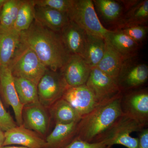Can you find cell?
<instances>
[{
	"mask_svg": "<svg viewBox=\"0 0 148 148\" xmlns=\"http://www.w3.org/2000/svg\"><path fill=\"white\" fill-rule=\"evenodd\" d=\"M49 108L51 117L55 124L79 122L82 118L71 104L62 98L56 101Z\"/></svg>",
	"mask_w": 148,
	"mask_h": 148,
	"instance_id": "23",
	"label": "cell"
},
{
	"mask_svg": "<svg viewBox=\"0 0 148 148\" xmlns=\"http://www.w3.org/2000/svg\"><path fill=\"white\" fill-rule=\"evenodd\" d=\"M8 67L14 77L26 79L37 85L47 69L34 51L21 42Z\"/></svg>",
	"mask_w": 148,
	"mask_h": 148,
	"instance_id": "3",
	"label": "cell"
},
{
	"mask_svg": "<svg viewBox=\"0 0 148 148\" xmlns=\"http://www.w3.org/2000/svg\"><path fill=\"white\" fill-rule=\"evenodd\" d=\"M34 20L44 27L59 33L70 19L67 14L47 7L35 5Z\"/></svg>",
	"mask_w": 148,
	"mask_h": 148,
	"instance_id": "17",
	"label": "cell"
},
{
	"mask_svg": "<svg viewBox=\"0 0 148 148\" xmlns=\"http://www.w3.org/2000/svg\"><path fill=\"white\" fill-rule=\"evenodd\" d=\"M35 8L34 0H21L13 27L14 30L21 33L29 29L34 20Z\"/></svg>",
	"mask_w": 148,
	"mask_h": 148,
	"instance_id": "26",
	"label": "cell"
},
{
	"mask_svg": "<svg viewBox=\"0 0 148 148\" xmlns=\"http://www.w3.org/2000/svg\"><path fill=\"white\" fill-rule=\"evenodd\" d=\"M139 144L138 148H148V128L145 127L138 135Z\"/></svg>",
	"mask_w": 148,
	"mask_h": 148,
	"instance_id": "32",
	"label": "cell"
},
{
	"mask_svg": "<svg viewBox=\"0 0 148 148\" xmlns=\"http://www.w3.org/2000/svg\"><path fill=\"white\" fill-rule=\"evenodd\" d=\"M105 142L89 143L75 137L72 142L63 148H112Z\"/></svg>",
	"mask_w": 148,
	"mask_h": 148,
	"instance_id": "31",
	"label": "cell"
},
{
	"mask_svg": "<svg viewBox=\"0 0 148 148\" xmlns=\"http://www.w3.org/2000/svg\"><path fill=\"white\" fill-rule=\"evenodd\" d=\"M17 125L10 114L6 110L0 99V129L5 132Z\"/></svg>",
	"mask_w": 148,
	"mask_h": 148,
	"instance_id": "30",
	"label": "cell"
},
{
	"mask_svg": "<svg viewBox=\"0 0 148 148\" xmlns=\"http://www.w3.org/2000/svg\"><path fill=\"white\" fill-rule=\"evenodd\" d=\"M92 2L105 21L118 25L125 12L121 1L94 0Z\"/></svg>",
	"mask_w": 148,
	"mask_h": 148,
	"instance_id": "24",
	"label": "cell"
},
{
	"mask_svg": "<svg viewBox=\"0 0 148 148\" xmlns=\"http://www.w3.org/2000/svg\"><path fill=\"white\" fill-rule=\"evenodd\" d=\"M5 140L4 132L0 129V148L3 147V143Z\"/></svg>",
	"mask_w": 148,
	"mask_h": 148,
	"instance_id": "33",
	"label": "cell"
},
{
	"mask_svg": "<svg viewBox=\"0 0 148 148\" xmlns=\"http://www.w3.org/2000/svg\"><path fill=\"white\" fill-rule=\"evenodd\" d=\"M106 41V49L104 56L95 68L117 81L124 58Z\"/></svg>",
	"mask_w": 148,
	"mask_h": 148,
	"instance_id": "20",
	"label": "cell"
},
{
	"mask_svg": "<svg viewBox=\"0 0 148 148\" xmlns=\"http://www.w3.org/2000/svg\"><path fill=\"white\" fill-rule=\"evenodd\" d=\"M91 69L80 56L71 55L59 72L68 87L86 84Z\"/></svg>",
	"mask_w": 148,
	"mask_h": 148,
	"instance_id": "11",
	"label": "cell"
},
{
	"mask_svg": "<svg viewBox=\"0 0 148 148\" xmlns=\"http://www.w3.org/2000/svg\"><path fill=\"white\" fill-rule=\"evenodd\" d=\"M21 42L34 51L47 69L58 71L70 55L58 33L34 20L30 27L21 32Z\"/></svg>",
	"mask_w": 148,
	"mask_h": 148,
	"instance_id": "1",
	"label": "cell"
},
{
	"mask_svg": "<svg viewBox=\"0 0 148 148\" xmlns=\"http://www.w3.org/2000/svg\"><path fill=\"white\" fill-rule=\"evenodd\" d=\"M2 148H28L21 146H3Z\"/></svg>",
	"mask_w": 148,
	"mask_h": 148,
	"instance_id": "34",
	"label": "cell"
},
{
	"mask_svg": "<svg viewBox=\"0 0 148 148\" xmlns=\"http://www.w3.org/2000/svg\"><path fill=\"white\" fill-rule=\"evenodd\" d=\"M125 10L117 29L130 25H146L148 19V0L136 1Z\"/></svg>",
	"mask_w": 148,
	"mask_h": 148,
	"instance_id": "21",
	"label": "cell"
},
{
	"mask_svg": "<svg viewBox=\"0 0 148 148\" xmlns=\"http://www.w3.org/2000/svg\"><path fill=\"white\" fill-rule=\"evenodd\" d=\"M116 30L122 32L140 45V43L146 38L147 34L148 27L146 25H133Z\"/></svg>",
	"mask_w": 148,
	"mask_h": 148,
	"instance_id": "28",
	"label": "cell"
},
{
	"mask_svg": "<svg viewBox=\"0 0 148 148\" xmlns=\"http://www.w3.org/2000/svg\"><path fill=\"white\" fill-rule=\"evenodd\" d=\"M145 127L139 122L123 114L103 135L99 142H105L111 147L119 145L127 148H138L139 139L133 138L130 134L140 132Z\"/></svg>",
	"mask_w": 148,
	"mask_h": 148,
	"instance_id": "5",
	"label": "cell"
},
{
	"mask_svg": "<svg viewBox=\"0 0 148 148\" xmlns=\"http://www.w3.org/2000/svg\"><path fill=\"white\" fill-rule=\"evenodd\" d=\"M67 14L70 20L88 34L106 39L111 31L101 24L91 0H73Z\"/></svg>",
	"mask_w": 148,
	"mask_h": 148,
	"instance_id": "4",
	"label": "cell"
},
{
	"mask_svg": "<svg viewBox=\"0 0 148 148\" xmlns=\"http://www.w3.org/2000/svg\"><path fill=\"white\" fill-rule=\"evenodd\" d=\"M21 44V33L0 25L1 66H9Z\"/></svg>",
	"mask_w": 148,
	"mask_h": 148,
	"instance_id": "16",
	"label": "cell"
},
{
	"mask_svg": "<svg viewBox=\"0 0 148 148\" xmlns=\"http://www.w3.org/2000/svg\"><path fill=\"white\" fill-rule=\"evenodd\" d=\"M14 82L19 101L23 106L40 103L37 84L17 77H14Z\"/></svg>",
	"mask_w": 148,
	"mask_h": 148,
	"instance_id": "25",
	"label": "cell"
},
{
	"mask_svg": "<svg viewBox=\"0 0 148 148\" xmlns=\"http://www.w3.org/2000/svg\"><path fill=\"white\" fill-rule=\"evenodd\" d=\"M106 49L105 39L87 34L83 59L91 69L101 61Z\"/></svg>",
	"mask_w": 148,
	"mask_h": 148,
	"instance_id": "22",
	"label": "cell"
},
{
	"mask_svg": "<svg viewBox=\"0 0 148 148\" xmlns=\"http://www.w3.org/2000/svg\"><path fill=\"white\" fill-rule=\"evenodd\" d=\"M79 122L68 124H55V127L45 139V148H63L76 137Z\"/></svg>",
	"mask_w": 148,
	"mask_h": 148,
	"instance_id": "18",
	"label": "cell"
},
{
	"mask_svg": "<svg viewBox=\"0 0 148 148\" xmlns=\"http://www.w3.org/2000/svg\"><path fill=\"white\" fill-rule=\"evenodd\" d=\"M86 84L92 91L99 105L121 94L116 81L96 68L91 69Z\"/></svg>",
	"mask_w": 148,
	"mask_h": 148,
	"instance_id": "9",
	"label": "cell"
},
{
	"mask_svg": "<svg viewBox=\"0 0 148 148\" xmlns=\"http://www.w3.org/2000/svg\"><path fill=\"white\" fill-rule=\"evenodd\" d=\"M40 103L45 108H50L62 98L68 88L59 71L47 69L37 85Z\"/></svg>",
	"mask_w": 148,
	"mask_h": 148,
	"instance_id": "7",
	"label": "cell"
},
{
	"mask_svg": "<svg viewBox=\"0 0 148 148\" xmlns=\"http://www.w3.org/2000/svg\"><path fill=\"white\" fill-rule=\"evenodd\" d=\"M3 146L14 145L28 148H45V140L36 132L24 127L17 125L4 132Z\"/></svg>",
	"mask_w": 148,
	"mask_h": 148,
	"instance_id": "14",
	"label": "cell"
},
{
	"mask_svg": "<svg viewBox=\"0 0 148 148\" xmlns=\"http://www.w3.org/2000/svg\"><path fill=\"white\" fill-rule=\"evenodd\" d=\"M124 59L117 83L121 92L143 87L147 81L148 66L133 59Z\"/></svg>",
	"mask_w": 148,
	"mask_h": 148,
	"instance_id": "8",
	"label": "cell"
},
{
	"mask_svg": "<svg viewBox=\"0 0 148 148\" xmlns=\"http://www.w3.org/2000/svg\"><path fill=\"white\" fill-rule=\"evenodd\" d=\"M35 5L45 6L68 14L73 0H34Z\"/></svg>",
	"mask_w": 148,
	"mask_h": 148,
	"instance_id": "29",
	"label": "cell"
},
{
	"mask_svg": "<svg viewBox=\"0 0 148 148\" xmlns=\"http://www.w3.org/2000/svg\"><path fill=\"white\" fill-rule=\"evenodd\" d=\"M0 90L6 103L13 109L17 125H23L21 104L15 88L14 77L9 67L0 65Z\"/></svg>",
	"mask_w": 148,
	"mask_h": 148,
	"instance_id": "10",
	"label": "cell"
},
{
	"mask_svg": "<svg viewBox=\"0 0 148 148\" xmlns=\"http://www.w3.org/2000/svg\"><path fill=\"white\" fill-rule=\"evenodd\" d=\"M62 98L70 103L82 117L99 105L92 91L86 84L68 88Z\"/></svg>",
	"mask_w": 148,
	"mask_h": 148,
	"instance_id": "12",
	"label": "cell"
},
{
	"mask_svg": "<svg viewBox=\"0 0 148 148\" xmlns=\"http://www.w3.org/2000/svg\"><path fill=\"white\" fill-rule=\"evenodd\" d=\"M121 95L99 104L82 116L78 123L76 137L88 143H99L103 135L123 114Z\"/></svg>",
	"mask_w": 148,
	"mask_h": 148,
	"instance_id": "2",
	"label": "cell"
},
{
	"mask_svg": "<svg viewBox=\"0 0 148 148\" xmlns=\"http://www.w3.org/2000/svg\"><path fill=\"white\" fill-rule=\"evenodd\" d=\"M45 107L40 103L24 106L22 112L23 125L40 135L48 129L49 117Z\"/></svg>",
	"mask_w": 148,
	"mask_h": 148,
	"instance_id": "15",
	"label": "cell"
},
{
	"mask_svg": "<svg viewBox=\"0 0 148 148\" xmlns=\"http://www.w3.org/2000/svg\"><path fill=\"white\" fill-rule=\"evenodd\" d=\"M6 0H0V11L2 8L4 3H5Z\"/></svg>",
	"mask_w": 148,
	"mask_h": 148,
	"instance_id": "35",
	"label": "cell"
},
{
	"mask_svg": "<svg viewBox=\"0 0 148 148\" xmlns=\"http://www.w3.org/2000/svg\"><path fill=\"white\" fill-rule=\"evenodd\" d=\"M121 108L122 113L147 127L148 124V90L140 87L121 92Z\"/></svg>",
	"mask_w": 148,
	"mask_h": 148,
	"instance_id": "6",
	"label": "cell"
},
{
	"mask_svg": "<svg viewBox=\"0 0 148 148\" xmlns=\"http://www.w3.org/2000/svg\"><path fill=\"white\" fill-rule=\"evenodd\" d=\"M124 59L135 57L140 44L119 30L112 31L106 38Z\"/></svg>",
	"mask_w": 148,
	"mask_h": 148,
	"instance_id": "19",
	"label": "cell"
},
{
	"mask_svg": "<svg viewBox=\"0 0 148 148\" xmlns=\"http://www.w3.org/2000/svg\"><path fill=\"white\" fill-rule=\"evenodd\" d=\"M58 34L69 54L79 56L83 58L87 33L70 20Z\"/></svg>",
	"mask_w": 148,
	"mask_h": 148,
	"instance_id": "13",
	"label": "cell"
},
{
	"mask_svg": "<svg viewBox=\"0 0 148 148\" xmlns=\"http://www.w3.org/2000/svg\"><path fill=\"white\" fill-rule=\"evenodd\" d=\"M21 0H6L0 11V25L13 29Z\"/></svg>",
	"mask_w": 148,
	"mask_h": 148,
	"instance_id": "27",
	"label": "cell"
}]
</instances>
